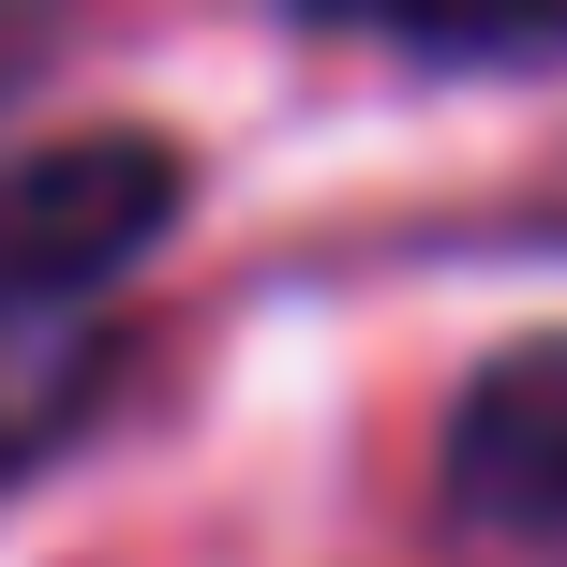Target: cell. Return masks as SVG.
<instances>
[{"mask_svg":"<svg viewBox=\"0 0 567 567\" xmlns=\"http://www.w3.org/2000/svg\"><path fill=\"white\" fill-rule=\"evenodd\" d=\"M179 150L165 135H45L0 165V329H45V313L105 299L150 239L179 225Z\"/></svg>","mask_w":567,"mask_h":567,"instance_id":"1","label":"cell"},{"mask_svg":"<svg viewBox=\"0 0 567 567\" xmlns=\"http://www.w3.org/2000/svg\"><path fill=\"white\" fill-rule=\"evenodd\" d=\"M449 523L508 567H567V329L478 359L449 403Z\"/></svg>","mask_w":567,"mask_h":567,"instance_id":"2","label":"cell"},{"mask_svg":"<svg viewBox=\"0 0 567 567\" xmlns=\"http://www.w3.org/2000/svg\"><path fill=\"white\" fill-rule=\"evenodd\" d=\"M313 30H359L389 60H433V75H538L567 60V0H299Z\"/></svg>","mask_w":567,"mask_h":567,"instance_id":"3","label":"cell"},{"mask_svg":"<svg viewBox=\"0 0 567 567\" xmlns=\"http://www.w3.org/2000/svg\"><path fill=\"white\" fill-rule=\"evenodd\" d=\"M30 60H45V0H0V90H16Z\"/></svg>","mask_w":567,"mask_h":567,"instance_id":"4","label":"cell"}]
</instances>
